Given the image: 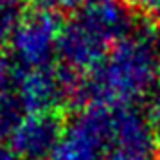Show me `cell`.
I'll return each mask as SVG.
<instances>
[{
    "label": "cell",
    "instance_id": "cell-2",
    "mask_svg": "<svg viewBox=\"0 0 160 160\" xmlns=\"http://www.w3.org/2000/svg\"><path fill=\"white\" fill-rule=\"evenodd\" d=\"M160 142L140 112L119 106L112 110L104 142V160H158Z\"/></svg>",
    "mask_w": 160,
    "mask_h": 160
},
{
    "label": "cell",
    "instance_id": "cell-3",
    "mask_svg": "<svg viewBox=\"0 0 160 160\" xmlns=\"http://www.w3.org/2000/svg\"><path fill=\"white\" fill-rule=\"evenodd\" d=\"M112 108L92 104L59 138L49 160H104Z\"/></svg>",
    "mask_w": 160,
    "mask_h": 160
},
{
    "label": "cell",
    "instance_id": "cell-4",
    "mask_svg": "<svg viewBox=\"0 0 160 160\" xmlns=\"http://www.w3.org/2000/svg\"><path fill=\"white\" fill-rule=\"evenodd\" d=\"M63 135L58 119L40 117L22 124L15 133L13 153L18 160H49Z\"/></svg>",
    "mask_w": 160,
    "mask_h": 160
},
{
    "label": "cell",
    "instance_id": "cell-5",
    "mask_svg": "<svg viewBox=\"0 0 160 160\" xmlns=\"http://www.w3.org/2000/svg\"><path fill=\"white\" fill-rule=\"evenodd\" d=\"M81 25H85L95 38H99L106 45V42L122 40L124 36H128L130 15L121 4L113 0H95L88 4Z\"/></svg>",
    "mask_w": 160,
    "mask_h": 160
},
{
    "label": "cell",
    "instance_id": "cell-6",
    "mask_svg": "<svg viewBox=\"0 0 160 160\" xmlns=\"http://www.w3.org/2000/svg\"><path fill=\"white\" fill-rule=\"evenodd\" d=\"M131 8L142 9V11H157L160 9V0H122Z\"/></svg>",
    "mask_w": 160,
    "mask_h": 160
},
{
    "label": "cell",
    "instance_id": "cell-7",
    "mask_svg": "<svg viewBox=\"0 0 160 160\" xmlns=\"http://www.w3.org/2000/svg\"><path fill=\"white\" fill-rule=\"evenodd\" d=\"M0 160H18L15 153L8 151V149H4V148H0Z\"/></svg>",
    "mask_w": 160,
    "mask_h": 160
},
{
    "label": "cell",
    "instance_id": "cell-1",
    "mask_svg": "<svg viewBox=\"0 0 160 160\" xmlns=\"http://www.w3.org/2000/svg\"><path fill=\"white\" fill-rule=\"evenodd\" d=\"M158 47V42L148 32L124 36L117 51L94 67L88 79V101L108 106L146 94L160 72Z\"/></svg>",
    "mask_w": 160,
    "mask_h": 160
}]
</instances>
